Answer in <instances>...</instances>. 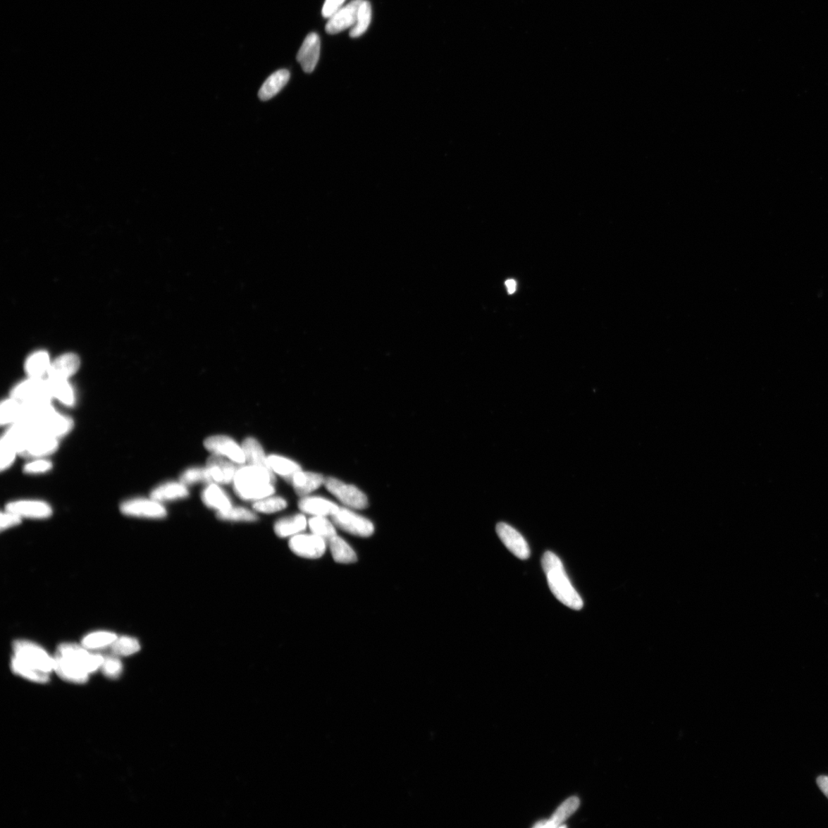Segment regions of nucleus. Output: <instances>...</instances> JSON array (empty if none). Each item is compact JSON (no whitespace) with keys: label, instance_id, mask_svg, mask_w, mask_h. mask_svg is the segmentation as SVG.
Here are the masks:
<instances>
[{"label":"nucleus","instance_id":"obj_1","mask_svg":"<svg viewBox=\"0 0 828 828\" xmlns=\"http://www.w3.org/2000/svg\"><path fill=\"white\" fill-rule=\"evenodd\" d=\"M104 657L75 643L61 644L54 657V670L65 681L85 684L101 667Z\"/></svg>","mask_w":828,"mask_h":828},{"label":"nucleus","instance_id":"obj_2","mask_svg":"<svg viewBox=\"0 0 828 828\" xmlns=\"http://www.w3.org/2000/svg\"><path fill=\"white\" fill-rule=\"evenodd\" d=\"M13 650L11 668L14 674L37 684L49 681V675L54 670V658L45 650L28 641H15Z\"/></svg>","mask_w":828,"mask_h":828},{"label":"nucleus","instance_id":"obj_3","mask_svg":"<svg viewBox=\"0 0 828 828\" xmlns=\"http://www.w3.org/2000/svg\"><path fill=\"white\" fill-rule=\"evenodd\" d=\"M275 481L271 469L249 465L237 469L234 490L244 500L258 501L275 493Z\"/></svg>","mask_w":828,"mask_h":828},{"label":"nucleus","instance_id":"obj_4","mask_svg":"<svg viewBox=\"0 0 828 828\" xmlns=\"http://www.w3.org/2000/svg\"><path fill=\"white\" fill-rule=\"evenodd\" d=\"M542 565L555 597L565 606L580 611L583 606V600L571 585L560 557L552 552H546L543 556Z\"/></svg>","mask_w":828,"mask_h":828},{"label":"nucleus","instance_id":"obj_5","mask_svg":"<svg viewBox=\"0 0 828 828\" xmlns=\"http://www.w3.org/2000/svg\"><path fill=\"white\" fill-rule=\"evenodd\" d=\"M11 397L24 404L51 403L52 397L47 380L30 378L16 385Z\"/></svg>","mask_w":828,"mask_h":828},{"label":"nucleus","instance_id":"obj_6","mask_svg":"<svg viewBox=\"0 0 828 828\" xmlns=\"http://www.w3.org/2000/svg\"><path fill=\"white\" fill-rule=\"evenodd\" d=\"M328 491L346 507L364 509L368 507L367 495L357 486L346 483L335 477H327L324 484Z\"/></svg>","mask_w":828,"mask_h":828},{"label":"nucleus","instance_id":"obj_7","mask_svg":"<svg viewBox=\"0 0 828 828\" xmlns=\"http://www.w3.org/2000/svg\"><path fill=\"white\" fill-rule=\"evenodd\" d=\"M331 519L336 526L356 536L367 538L373 535L374 531L371 521L359 515L350 508L339 507Z\"/></svg>","mask_w":828,"mask_h":828},{"label":"nucleus","instance_id":"obj_8","mask_svg":"<svg viewBox=\"0 0 828 828\" xmlns=\"http://www.w3.org/2000/svg\"><path fill=\"white\" fill-rule=\"evenodd\" d=\"M37 430L47 433L59 439L70 432L74 426L72 418L56 412L54 407L38 416L36 419L28 422Z\"/></svg>","mask_w":828,"mask_h":828},{"label":"nucleus","instance_id":"obj_9","mask_svg":"<svg viewBox=\"0 0 828 828\" xmlns=\"http://www.w3.org/2000/svg\"><path fill=\"white\" fill-rule=\"evenodd\" d=\"M58 448V438L34 428L25 440L19 455L39 459L52 455Z\"/></svg>","mask_w":828,"mask_h":828},{"label":"nucleus","instance_id":"obj_10","mask_svg":"<svg viewBox=\"0 0 828 828\" xmlns=\"http://www.w3.org/2000/svg\"><path fill=\"white\" fill-rule=\"evenodd\" d=\"M327 541L315 534H299L292 537L289 546L291 551L304 559L316 560L323 556Z\"/></svg>","mask_w":828,"mask_h":828},{"label":"nucleus","instance_id":"obj_11","mask_svg":"<svg viewBox=\"0 0 828 828\" xmlns=\"http://www.w3.org/2000/svg\"><path fill=\"white\" fill-rule=\"evenodd\" d=\"M120 509L128 517L159 519L167 516L163 505L153 499H133L121 503Z\"/></svg>","mask_w":828,"mask_h":828},{"label":"nucleus","instance_id":"obj_12","mask_svg":"<svg viewBox=\"0 0 828 828\" xmlns=\"http://www.w3.org/2000/svg\"><path fill=\"white\" fill-rule=\"evenodd\" d=\"M206 449L215 455L228 458L239 464L246 462L245 455L239 444L226 435H213L204 441Z\"/></svg>","mask_w":828,"mask_h":828},{"label":"nucleus","instance_id":"obj_13","mask_svg":"<svg viewBox=\"0 0 828 828\" xmlns=\"http://www.w3.org/2000/svg\"><path fill=\"white\" fill-rule=\"evenodd\" d=\"M496 533L505 547L518 559H529L531 553L529 546L524 537L517 529L507 523L500 522L496 526Z\"/></svg>","mask_w":828,"mask_h":828},{"label":"nucleus","instance_id":"obj_14","mask_svg":"<svg viewBox=\"0 0 828 828\" xmlns=\"http://www.w3.org/2000/svg\"><path fill=\"white\" fill-rule=\"evenodd\" d=\"M362 2V0H353L331 16L326 26V32L330 35H335L348 28H352L357 21Z\"/></svg>","mask_w":828,"mask_h":828},{"label":"nucleus","instance_id":"obj_15","mask_svg":"<svg viewBox=\"0 0 828 828\" xmlns=\"http://www.w3.org/2000/svg\"><path fill=\"white\" fill-rule=\"evenodd\" d=\"M6 509L18 514L22 518L44 519L50 517L52 509L40 500H17L8 503Z\"/></svg>","mask_w":828,"mask_h":828},{"label":"nucleus","instance_id":"obj_16","mask_svg":"<svg viewBox=\"0 0 828 828\" xmlns=\"http://www.w3.org/2000/svg\"><path fill=\"white\" fill-rule=\"evenodd\" d=\"M320 48V38L318 34H309L297 54V61L304 73H311L315 70L319 59Z\"/></svg>","mask_w":828,"mask_h":828},{"label":"nucleus","instance_id":"obj_17","mask_svg":"<svg viewBox=\"0 0 828 828\" xmlns=\"http://www.w3.org/2000/svg\"><path fill=\"white\" fill-rule=\"evenodd\" d=\"M232 462L219 455H214L209 457L206 468L211 478L220 484H229L233 482L237 469Z\"/></svg>","mask_w":828,"mask_h":828},{"label":"nucleus","instance_id":"obj_18","mask_svg":"<svg viewBox=\"0 0 828 828\" xmlns=\"http://www.w3.org/2000/svg\"><path fill=\"white\" fill-rule=\"evenodd\" d=\"M80 359L73 353L65 354L52 362L48 372V378L68 380L80 369Z\"/></svg>","mask_w":828,"mask_h":828},{"label":"nucleus","instance_id":"obj_19","mask_svg":"<svg viewBox=\"0 0 828 828\" xmlns=\"http://www.w3.org/2000/svg\"><path fill=\"white\" fill-rule=\"evenodd\" d=\"M299 509L312 517H333L339 505L322 497L304 496L299 502Z\"/></svg>","mask_w":828,"mask_h":828},{"label":"nucleus","instance_id":"obj_20","mask_svg":"<svg viewBox=\"0 0 828 828\" xmlns=\"http://www.w3.org/2000/svg\"><path fill=\"white\" fill-rule=\"evenodd\" d=\"M326 478L320 474L303 472L302 470L296 474L292 479L295 491L299 496L309 495L319 488L325 484Z\"/></svg>","mask_w":828,"mask_h":828},{"label":"nucleus","instance_id":"obj_21","mask_svg":"<svg viewBox=\"0 0 828 828\" xmlns=\"http://www.w3.org/2000/svg\"><path fill=\"white\" fill-rule=\"evenodd\" d=\"M188 495L185 484L181 482H170L154 488L151 493V498L161 503L185 499Z\"/></svg>","mask_w":828,"mask_h":828},{"label":"nucleus","instance_id":"obj_22","mask_svg":"<svg viewBox=\"0 0 828 828\" xmlns=\"http://www.w3.org/2000/svg\"><path fill=\"white\" fill-rule=\"evenodd\" d=\"M290 78V73L286 69H280L270 75L259 89V99L261 101L273 99L284 88Z\"/></svg>","mask_w":828,"mask_h":828},{"label":"nucleus","instance_id":"obj_23","mask_svg":"<svg viewBox=\"0 0 828 828\" xmlns=\"http://www.w3.org/2000/svg\"><path fill=\"white\" fill-rule=\"evenodd\" d=\"M306 517L298 514L291 517L283 518L276 522L274 530L276 534L280 538L293 537L306 530L308 526Z\"/></svg>","mask_w":828,"mask_h":828},{"label":"nucleus","instance_id":"obj_24","mask_svg":"<svg viewBox=\"0 0 828 828\" xmlns=\"http://www.w3.org/2000/svg\"><path fill=\"white\" fill-rule=\"evenodd\" d=\"M580 805V800L577 797H571L566 800L562 805L557 809L552 817L549 820H545L538 822L535 827H548L555 828L560 827V825L575 812H576Z\"/></svg>","mask_w":828,"mask_h":828},{"label":"nucleus","instance_id":"obj_25","mask_svg":"<svg viewBox=\"0 0 828 828\" xmlns=\"http://www.w3.org/2000/svg\"><path fill=\"white\" fill-rule=\"evenodd\" d=\"M47 381L52 397L67 407L75 404V390L68 380L48 378Z\"/></svg>","mask_w":828,"mask_h":828},{"label":"nucleus","instance_id":"obj_26","mask_svg":"<svg viewBox=\"0 0 828 828\" xmlns=\"http://www.w3.org/2000/svg\"><path fill=\"white\" fill-rule=\"evenodd\" d=\"M202 500L209 508L216 509L218 512L228 509L232 507L231 500L221 487L215 484L208 486L202 493Z\"/></svg>","mask_w":828,"mask_h":828},{"label":"nucleus","instance_id":"obj_27","mask_svg":"<svg viewBox=\"0 0 828 828\" xmlns=\"http://www.w3.org/2000/svg\"><path fill=\"white\" fill-rule=\"evenodd\" d=\"M267 464L273 472L283 476L290 483L294 476L302 470L301 466L295 461L277 455L268 457Z\"/></svg>","mask_w":828,"mask_h":828},{"label":"nucleus","instance_id":"obj_28","mask_svg":"<svg viewBox=\"0 0 828 828\" xmlns=\"http://www.w3.org/2000/svg\"><path fill=\"white\" fill-rule=\"evenodd\" d=\"M331 555L338 563L351 564L357 561L354 549L342 538L335 536L328 541Z\"/></svg>","mask_w":828,"mask_h":828},{"label":"nucleus","instance_id":"obj_29","mask_svg":"<svg viewBox=\"0 0 828 828\" xmlns=\"http://www.w3.org/2000/svg\"><path fill=\"white\" fill-rule=\"evenodd\" d=\"M51 363L47 352H38L32 354L26 360L25 370L30 378H42L48 374Z\"/></svg>","mask_w":828,"mask_h":828},{"label":"nucleus","instance_id":"obj_30","mask_svg":"<svg viewBox=\"0 0 828 828\" xmlns=\"http://www.w3.org/2000/svg\"><path fill=\"white\" fill-rule=\"evenodd\" d=\"M23 416V406L18 400L13 398L3 400L0 407V422L1 425H13L20 422Z\"/></svg>","mask_w":828,"mask_h":828},{"label":"nucleus","instance_id":"obj_31","mask_svg":"<svg viewBox=\"0 0 828 828\" xmlns=\"http://www.w3.org/2000/svg\"><path fill=\"white\" fill-rule=\"evenodd\" d=\"M242 448L244 455H245L246 461L249 465L269 469L264 450L256 439L252 438L246 439L242 443Z\"/></svg>","mask_w":828,"mask_h":828},{"label":"nucleus","instance_id":"obj_32","mask_svg":"<svg viewBox=\"0 0 828 828\" xmlns=\"http://www.w3.org/2000/svg\"><path fill=\"white\" fill-rule=\"evenodd\" d=\"M117 635L107 631L92 633L85 636L82 640V646L87 650H99L108 646L117 639Z\"/></svg>","mask_w":828,"mask_h":828},{"label":"nucleus","instance_id":"obj_33","mask_svg":"<svg viewBox=\"0 0 828 828\" xmlns=\"http://www.w3.org/2000/svg\"><path fill=\"white\" fill-rule=\"evenodd\" d=\"M371 4L366 0L364 1L362 0L359 13H357V21L350 32L352 38L359 37L367 31L371 22Z\"/></svg>","mask_w":828,"mask_h":828},{"label":"nucleus","instance_id":"obj_34","mask_svg":"<svg viewBox=\"0 0 828 828\" xmlns=\"http://www.w3.org/2000/svg\"><path fill=\"white\" fill-rule=\"evenodd\" d=\"M308 524L311 533L324 538L327 542L337 535L335 523L327 517H313L309 520Z\"/></svg>","mask_w":828,"mask_h":828},{"label":"nucleus","instance_id":"obj_35","mask_svg":"<svg viewBox=\"0 0 828 828\" xmlns=\"http://www.w3.org/2000/svg\"><path fill=\"white\" fill-rule=\"evenodd\" d=\"M140 643L135 638L122 636L111 644V651L117 657H128L140 650Z\"/></svg>","mask_w":828,"mask_h":828},{"label":"nucleus","instance_id":"obj_36","mask_svg":"<svg viewBox=\"0 0 828 828\" xmlns=\"http://www.w3.org/2000/svg\"><path fill=\"white\" fill-rule=\"evenodd\" d=\"M216 516L221 520L233 521H254L257 520V517L254 512L243 508V507H233L217 512Z\"/></svg>","mask_w":828,"mask_h":828},{"label":"nucleus","instance_id":"obj_37","mask_svg":"<svg viewBox=\"0 0 828 828\" xmlns=\"http://www.w3.org/2000/svg\"><path fill=\"white\" fill-rule=\"evenodd\" d=\"M287 502L280 496H268L266 498L256 501L254 509L261 513H274L285 509Z\"/></svg>","mask_w":828,"mask_h":828},{"label":"nucleus","instance_id":"obj_38","mask_svg":"<svg viewBox=\"0 0 828 828\" xmlns=\"http://www.w3.org/2000/svg\"><path fill=\"white\" fill-rule=\"evenodd\" d=\"M0 452H1L0 467H1L2 471H4L13 465L16 455H19L13 443L5 434L2 435L1 441H0Z\"/></svg>","mask_w":828,"mask_h":828},{"label":"nucleus","instance_id":"obj_39","mask_svg":"<svg viewBox=\"0 0 828 828\" xmlns=\"http://www.w3.org/2000/svg\"><path fill=\"white\" fill-rule=\"evenodd\" d=\"M212 481L210 473H209L207 468L194 467L190 468L180 476V482L185 485L194 484L197 483H208Z\"/></svg>","mask_w":828,"mask_h":828},{"label":"nucleus","instance_id":"obj_40","mask_svg":"<svg viewBox=\"0 0 828 828\" xmlns=\"http://www.w3.org/2000/svg\"><path fill=\"white\" fill-rule=\"evenodd\" d=\"M101 669L104 676L116 679L121 675L123 666L117 657H107L104 658Z\"/></svg>","mask_w":828,"mask_h":828},{"label":"nucleus","instance_id":"obj_41","mask_svg":"<svg viewBox=\"0 0 828 828\" xmlns=\"http://www.w3.org/2000/svg\"><path fill=\"white\" fill-rule=\"evenodd\" d=\"M52 466H52L51 462L39 458L26 464L23 470L25 474H41L50 471Z\"/></svg>","mask_w":828,"mask_h":828},{"label":"nucleus","instance_id":"obj_42","mask_svg":"<svg viewBox=\"0 0 828 828\" xmlns=\"http://www.w3.org/2000/svg\"><path fill=\"white\" fill-rule=\"evenodd\" d=\"M22 517L15 512L6 510L1 514V530L20 524Z\"/></svg>","mask_w":828,"mask_h":828},{"label":"nucleus","instance_id":"obj_43","mask_svg":"<svg viewBox=\"0 0 828 828\" xmlns=\"http://www.w3.org/2000/svg\"><path fill=\"white\" fill-rule=\"evenodd\" d=\"M345 2V0H326L323 8H322V16L324 18L329 19L331 16H333L342 7Z\"/></svg>","mask_w":828,"mask_h":828},{"label":"nucleus","instance_id":"obj_44","mask_svg":"<svg viewBox=\"0 0 828 828\" xmlns=\"http://www.w3.org/2000/svg\"><path fill=\"white\" fill-rule=\"evenodd\" d=\"M817 783L818 787L820 788L825 796L828 798V777H819L817 779Z\"/></svg>","mask_w":828,"mask_h":828},{"label":"nucleus","instance_id":"obj_45","mask_svg":"<svg viewBox=\"0 0 828 828\" xmlns=\"http://www.w3.org/2000/svg\"><path fill=\"white\" fill-rule=\"evenodd\" d=\"M505 286L507 288L508 292L513 294L517 290V282L513 280H509L505 282Z\"/></svg>","mask_w":828,"mask_h":828}]
</instances>
